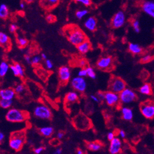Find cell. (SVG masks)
Returning <instances> with one entry per match:
<instances>
[{
	"instance_id": "25",
	"label": "cell",
	"mask_w": 154,
	"mask_h": 154,
	"mask_svg": "<svg viewBox=\"0 0 154 154\" xmlns=\"http://www.w3.org/2000/svg\"><path fill=\"white\" fill-rule=\"evenodd\" d=\"M139 92L141 94L150 96L152 94V88L151 85L148 83H145L139 89Z\"/></svg>"
},
{
	"instance_id": "49",
	"label": "cell",
	"mask_w": 154,
	"mask_h": 154,
	"mask_svg": "<svg viewBox=\"0 0 154 154\" xmlns=\"http://www.w3.org/2000/svg\"><path fill=\"white\" fill-rule=\"evenodd\" d=\"M64 136V133L63 132H59L57 134V138L59 140H61L62 139Z\"/></svg>"
},
{
	"instance_id": "57",
	"label": "cell",
	"mask_w": 154,
	"mask_h": 154,
	"mask_svg": "<svg viewBox=\"0 0 154 154\" xmlns=\"http://www.w3.org/2000/svg\"><path fill=\"white\" fill-rule=\"evenodd\" d=\"M27 1L28 3H32V2H33L34 0H27Z\"/></svg>"
},
{
	"instance_id": "2",
	"label": "cell",
	"mask_w": 154,
	"mask_h": 154,
	"mask_svg": "<svg viewBox=\"0 0 154 154\" xmlns=\"http://www.w3.org/2000/svg\"><path fill=\"white\" fill-rule=\"evenodd\" d=\"M25 132L24 131H18L12 133L10 137V147L15 151H20L25 142Z\"/></svg>"
},
{
	"instance_id": "44",
	"label": "cell",
	"mask_w": 154,
	"mask_h": 154,
	"mask_svg": "<svg viewBox=\"0 0 154 154\" xmlns=\"http://www.w3.org/2000/svg\"><path fill=\"white\" fill-rule=\"evenodd\" d=\"M90 98L92 101H94V102L95 103H100L101 100L99 99V98L98 97V96L97 95H94V94H92L90 96Z\"/></svg>"
},
{
	"instance_id": "31",
	"label": "cell",
	"mask_w": 154,
	"mask_h": 154,
	"mask_svg": "<svg viewBox=\"0 0 154 154\" xmlns=\"http://www.w3.org/2000/svg\"><path fill=\"white\" fill-rule=\"evenodd\" d=\"M17 42V44L20 48L26 47L28 43V40L25 37H24V36H18Z\"/></svg>"
},
{
	"instance_id": "58",
	"label": "cell",
	"mask_w": 154,
	"mask_h": 154,
	"mask_svg": "<svg viewBox=\"0 0 154 154\" xmlns=\"http://www.w3.org/2000/svg\"><path fill=\"white\" fill-rule=\"evenodd\" d=\"M153 139H154V136H153Z\"/></svg>"
},
{
	"instance_id": "51",
	"label": "cell",
	"mask_w": 154,
	"mask_h": 154,
	"mask_svg": "<svg viewBox=\"0 0 154 154\" xmlns=\"http://www.w3.org/2000/svg\"><path fill=\"white\" fill-rule=\"evenodd\" d=\"M79 66H80V67H85V66H86L87 62H86V60H85L84 59H82V60H80L79 62Z\"/></svg>"
},
{
	"instance_id": "35",
	"label": "cell",
	"mask_w": 154,
	"mask_h": 154,
	"mask_svg": "<svg viewBox=\"0 0 154 154\" xmlns=\"http://www.w3.org/2000/svg\"><path fill=\"white\" fill-rule=\"evenodd\" d=\"M15 91L16 93L18 94H20L23 93L25 90V86H24V84H18L15 88Z\"/></svg>"
},
{
	"instance_id": "4",
	"label": "cell",
	"mask_w": 154,
	"mask_h": 154,
	"mask_svg": "<svg viewBox=\"0 0 154 154\" xmlns=\"http://www.w3.org/2000/svg\"><path fill=\"white\" fill-rule=\"evenodd\" d=\"M33 115L36 119L42 120H50L52 117V113L50 108L43 104L36 105L34 109Z\"/></svg>"
},
{
	"instance_id": "9",
	"label": "cell",
	"mask_w": 154,
	"mask_h": 154,
	"mask_svg": "<svg viewBox=\"0 0 154 154\" xmlns=\"http://www.w3.org/2000/svg\"><path fill=\"white\" fill-rule=\"evenodd\" d=\"M71 85L73 90L79 92H84L86 90L87 82L84 78L79 76L74 77L71 80Z\"/></svg>"
},
{
	"instance_id": "38",
	"label": "cell",
	"mask_w": 154,
	"mask_h": 154,
	"mask_svg": "<svg viewBox=\"0 0 154 154\" xmlns=\"http://www.w3.org/2000/svg\"><path fill=\"white\" fill-rule=\"evenodd\" d=\"M76 3H78L84 6H90L92 4L91 0H74Z\"/></svg>"
},
{
	"instance_id": "54",
	"label": "cell",
	"mask_w": 154,
	"mask_h": 154,
	"mask_svg": "<svg viewBox=\"0 0 154 154\" xmlns=\"http://www.w3.org/2000/svg\"><path fill=\"white\" fill-rule=\"evenodd\" d=\"M20 8H21L22 10L24 9L25 8V4L24 2H21L20 3Z\"/></svg>"
},
{
	"instance_id": "55",
	"label": "cell",
	"mask_w": 154,
	"mask_h": 154,
	"mask_svg": "<svg viewBox=\"0 0 154 154\" xmlns=\"http://www.w3.org/2000/svg\"><path fill=\"white\" fill-rule=\"evenodd\" d=\"M40 56H41L42 60H46V59H47V55L45 53H42V54Z\"/></svg>"
},
{
	"instance_id": "18",
	"label": "cell",
	"mask_w": 154,
	"mask_h": 154,
	"mask_svg": "<svg viewBox=\"0 0 154 154\" xmlns=\"http://www.w3.org/2000/svg\"><path fill=\"white\" fill-rule=\"evenodd\" d=\"M0 46L5 48V50L10 49L11 46L9 36L5 32L1 31H0Z\"/></svg>"
},
{
	"instance_id": "48",
	"label": "cell",
	"mask_w": 154,
	"mask_h": 154,
	"mask_svg": "<svg viewBox=\"0 0 154 154\" xmlns=\"http://www.w3.org/2000/svg\"><path fill=\"white\" fill-rule=\"evenodd\" d=\"M98 98L101 101H104V92H98L97 94Z\"/></svg>"
},
{
	"instance_id": "5",
	"label": "cell",
	"mask_w": 154,
	"mask_h": 154,
	"mask_svg": "<svg viewBox=\"0 0 154 154\" xmlns=\"http://www.w3.org/2000/svg\"><path fill=\"white\" fill-rule=\"evenodd\" d=\"M140 112L145 118L152 120L154 118V102L146 101L140 105Z\"/></svg>"
},
{
	"instance_id": "39",
	"label": "cell",
	"mask_w": 154,
	"mask_h": 154,
	"mask_svg": "<svg viewBox=\"0 0 154 154\" xmlns=\"http://www.w3.org/2000/svg\"><path fill=\"white\" fill-rule=\"evenodd\" d=\"M46 20L48 23H54L56 21V17L53 14H48L46 17Z\"/></svg>"
},
{
	"instance_id": "30",
	"label": "cell",
	"mask_w": 154,
	"mask_h": 154,
	"mask_svg": "<svg viewBox=\"0 0 154 154\" xmlns=\"http://www.w3.org/2000/svg\"><path fill=\"white\" fill-rule=\"evenodd\" d=\"M89 11L87 9H80L76 11V17L78 20H82L88 15Z\"/></svg>"
},
{
	"instance_id": "27",
	"label": "cell",
	"mask_w": 154,
	"mask_h": 154,
	"mask_svg": "<svg viewBox=\"0 0 154 154\" xmlns=\"http://www.w3.org/2000/svg\"><path fill=\"white\" fill-rule=\"evenodd\" d=\"M10 11L6 5L2 3L0 5V18L5 20L9 17Z\"/></svg>"
},
{
	"instance_id": "14",
	"label": "cell",
	"mask_w": 154,
	"mask_h": 154,
	"mask_svg": "<svg viewBox=\"0 0 154 154\" xmlns=\"http://www.w3.org/2000/svg\"><path fill=\"white\" fill-rule=\"evenodd\" d=\"M122 144L120 139L115 137L110 141V145L109 147V152L111 154H119L121 151Z\"/></svg>"
},
{
	"instance_id": "6",
	"label": "cell",
	"mask_w": 154,
	"mask_h": 154,
	"mask_svg": "<svg viewBox=\"0 0 154 154\" xmlns=\"http://www.w3.org/2000/svg\"><path fill=\"white\" fill-rule=\"evenodd\" d=\"M126 83L118 77H113L109 81V89L111 91L120 93L126 88Z\"/></svg>"
},
{
	"instance_id": "40",
	"label": "cell",
	"mask_w": 154,
	"mask_h": 154,
	"mask_svg": "<svg viewBox=\"0 0 154 154\" xmlns=\"http://www.w3.org/2000/svg\"><path fill=\"white\" fill-rule=\"evenodd\" d=\"M45 66L48 70H51L54 67V64L50 60L46 59L45 60Z\"/></svg>"
},
{
	"instance_id": "24",
	"label": "cell",
	"mask_w": 154,
	"mask_h": 154,
	"mask_svg": "<svg viewBox=\"0 0 154 154\" xmlns=\"http://www.w3.org/2000/svg\"><path fill=\"white\" fill-rule=\"evenodd\" d=\"M39 133L44 137H50L54 133V128L51 126H46L39 128Z\"/></svg>"
},
{
	"instance_id": "21",
	"label": "cell",
	"mask_w": 154,
	"mask_h": 154,
	"mask_svg": "<svg viewBox=\"0 0 154 154\" xmlns=\"http://www.w3.org/2000/svg\"><path fill=\"white\" fill-rule=\"evenodd\" d=\"M91 48V44L88 40H85L84 42L80 43L79 45L77 46V49L78 52L81 54H86L88 52H90Z\"/></svg>"
},
{
	"instance_id": "26",
	"label": "cell",
	"mask_w": 154,
	"mask_h": 154,
	"mask_svg": "<svg viewBox=\"0 0 154 154\" xmlns=\"http://www.w3.org/2000/svg\"><path fill=\"white\" fill-rule=\"evenodd\" d=\"M103 145L99 141H92L86 144V147L88 150L92 152L99 151L102 148Z\"/></svg>"
},
{
	"instance_id": "28",
	"label": "cell",
	"mask_w": 154,
	"mask_h": 154,
	"mask_svg": "<svg viewBox=\"0 0 154 154\" xmlns=\"http://www.w3.org/2000/svg\"><path fill=\"white\" fill-rule=\"evenodd\" d=\"M10 66L6 61H2L0 63V78L5 77L10 69Z\"/></svg>"
},
{
	"instance_id": "19",
	"label": "cell",
	"mask_w": 154,
	"mask_h": 154,
	"mask_svg": "<svg viewBox=\"0 0 154 154\" xmlns=\"http://www.w3.org/2000/svg\"><path fill=\"white\" fill-rule=\"evenodd\" d=\"M79 100V94L77 91H70L65 96L64 101L66 104H73Z\"/></svg>"
},
{
	"instance_id": "11",
	"label": "cell",
	"mask_w": 154,
	"mask_h": 154,
	"mask_svg": "<svg viewBox=\"0 0 154 154\" xmlns=\"http://www.w3.org/2000/svg\"><path fill=\"white\" fill-rule=\"evenodd\" d=\"M58 76L60 81L62 84L67 83L71 78V71L68 66L60 67L58 71Z\"/></svg>"
},
{
	"instance_id": "45",
	"label": "cell",
	"mask_w": 154,
	"mask_h": 154,
	"mask_svg": "<svg viewBox=\"0 0 154 154\" xmlns=\"http://www.w3.org/2000/svg\"><path fill=\"white\" fill-rule=\"evenodd\" d=\"M44 147H36L34 149V153L35 154H40V153H41L43 150H44Z\"/></svg>"
},
{
	"instance_id": "17",
	"label": "cell",
	"mask_w": 154,
	"mask_h": 154,
	"mask_svg": "<svg viewBox=\"0 0 154 154\" xmlns=\"http://www.w3.org/2000/svg\"><path fill=\"white\" fill-rule=\"evenodd\" d=\"M98 22L94 17H89L85 20L84 23V26L88 31L94 32L97 29Z\"/></svg>"
},
{
	"instance_id": "15",
	"label": "cell",
	"mask_w": 154,
	"mask_h": 154,
	"mask_svg": "<svg viewBox=\"0 0 154 154\" xmlns=\"http://www.w3.org/2000/svg\"><path fill=\"white\" fill-rule=\"evenodd\" d=\"M141 9L146 15L154 19V1H144L141 4Z\"/></svg>"
},
{
	"instance_id": "7",
	"label": "cell",
	"mask_w": 154,
	"mask_h": 154,
	"mask_svg": "<svg viewBox=\"0 0 154 154\" xmlns=\"http://www.w3.org/2000/svg\"><path fill=\"white\" fill-rule=\"evenodd\" d=\"M126 20L127 17L125 12L120 10L116 12L113 17L111 21V25L115 29H119L125 25Z\"/></svg>"
},
{
	"instance_id": "56",
	"label": "cell",
	"mask_w": 154,
	"mask_h": 154,
	"mask_svg": "<svg viewBox=\"0 0 154 154\" xmlns=\"http://www.w3.org/2000/svg\"><path fill=\"white\" fill-rule=\"evenodd\" d=\"M77 154H84V152L81 149H80V148H78V150H77Z\"/></svg>"
},
{
	"instance_id": "41",
	"label": "cell",
	"mask_w": 154,
	"mask_h": 154,
	"mask_svg": "<svg viewBox=\"0 0 154 154\" xmlns=\"http://www.w3.org/2000/svg\"><path fill=\"white\" fill-rule=\"evenodd\" d=\"M78 76L81 77V78H85V77L88 76L86 69L83 68V69H80L78 72Z\"/></svg>"
},
{
	"instance_id": "10",
	"label": "cell",
	"mask_w": 154,
	"mask_h": 154,
	"mask_svg": "<svg viewBox=\"0 0 154 154\" xmlns=\"http://www.w3.org/2000/svg\"><path fill=\"white\" fill-rule=\"evenodd\" d=\"M74 125L77 128L81 130H86L91 126V121L84 115H79L76 116L74 120Z\"/></svg>"
},
{
	"instance_id": "53",
	"label": "cell",
	"mask_w": 154,
	"mask_h": 154,
	"mask_svg": "<svg viewBox=\"0 0 154 154\" xmlns=\"http://www.w3.org/2000/svg\"><path fill=\"white\" fill-rule=\"evenodd\" d=\"M5 139V135L1 132H0V144L3 142V141Z\"/></svg>"
},
{
	"instance_id": "22",
	"label": "cell",
	"mask_w": 154,
	"mask_h": 154,
	"mask_svg": "<svg viewBox=\"0 0 154 154\" xmlns=\"http://www.w3.org/2000/svg\"><path fill=\"white\" fill-rule=\"evenodd\" d=\"M122 118L125 121H131L133 118V110L128 107H123L121 110Z\"/></svg>"
},
{
	"instance_id": "42",
	"label": "cell",
	"mask_w": 154,
	"mask_h": 154,
	"mask_svg": "<svg viewBox=\"0 0 154 154\" xmlns=\"http://www.w3.org/2000/svg\"><path fill=\"white\" fill-rule=\"evenodd\" d=\"M18 30V27L17 25H16V24L15 23H11V25H10L9 26V31L10 33H15L16 32H17V30Z\"/></svg>"
},
{
	"instance_id": "1",
	"label": "cell",
	"mask_w": 154,
	"mask_h": 154,
	"mask_svg": "<svg viewBox=\"0 0 154 154\" xmlns=\"http://www.w3.org/2000/svg\"><path fill=\"white\" fill-rule=\"evenodd\" d=\"M63 32L68 41L74 46L77 47L87 40L84 32L78 27L74 25H67L64 27Z\"/></svg>"
},
{
	"instance_id": "50",
	"label": "cell",
	"mask_w": 154,
	"mask_h": 154,
	"mask_svg": "<svg viewBox=\"0 0 154 154\" xmlns=\"http://www.w3.org/2000/svg\"><path fill=\"white\" fill-rule=\"evenodd\" d=\"M62 149L60 147L57 148L52 154H62Z\"/></svg>"
},
{
	"instance_id": "20",
	"label": "cell",
	"mask_w": 154,
	"mask_h": 154,
	"mask_svg": "<svg viewBox=\"0 0 154 154\" xmlns=\"http://www.w3.org/2000/svg\"><path fill=\"white\" fill-rule=\"evenodd\" d=\"M40 3L44 9L50 10L58 5L59 0H40Z\"/></svg>"
},
{
	"instance_id": "46",
	"label": "cell",
	"mask_w": 154,
	"mask_h": 154,
	"mask_svg": "<svg viewBox=\"0 0 154 154\" xmlns=\"http://www.w3.org/2000/svg\"><path fill=\"white\" fill-rule=\"evenodd\" d=\"M25 62L28 64H32V57L29 54H26L24 57Z\"/></svg>"
},
{
	"instance_id": "3",
	"label": "cell",
	"mask_w": 154,
	"mask_h": 154,
	"mask_svg": "<svg viewBox=\"0 0 154 154\" xmlns=\"http://www.w3.org/2000/svg\"><path fill=\"white\" fill-rule=\"evenodd\" d=\"M29 115L23 110H20L17 108L10 109L6 115V119L11 123H22L27 120Z\"/></svg>"
},
{
	"instance_id": "33",
	"label": "cell",
	"mask_w": 154,
	"mask_h": 154,
	"mask_svg": "<svg viewBox=\"0 0 154 154\" xmlns=\"http://www.w3.org/2000/svg\"><path fill=\"white\" fill-rule=\"evenodd\" d=\"M86 69L87 71V75L89 78L92 79H95L96 78V74L94 69L90 66L87 67Z\"/></svg>"
},
{
	"instance_id": "23",
	"label": "cell",
	"mask_w": 154,
	"mask_h": 154,
	"mask_svg": "<svg viewBox=\"0 0 154 154\" xmlns=\"http://www.w3.org/2000/svg\"><path fill=\"white\" fill-rule=\"evenodd\" d=\"M128 49L133 55H139L142 52V48L139 44L136 43H130L128 46Z\"/></svg>"
},
{
	"instance_id": "43",
	"label": "cell",
	"mask_w": 154,
	"mask_h": 154,
	"mask_svg": "<svg viewBox=\"0 0 154 154\" xmlns=\"http://www.w3.org/2000/svg\"><path fill=\"white\" fill-rule=\"evenodd\" d=\"M10 69L11 70V71L13 73V75L15 76H19V74H18V72L17 69V68H16L15 64H12L10 66Z\"/></svg>"
},
{
	"instance_id": "52",
	"label": "cell",
	"mask_w": 154,
	"mask_h": 154,
	"mask_svg": "<svg viewBox=\"0 0 154 154\" xmlns=\"http://www.w3.org/2000/svg\"><path fill=\"white\" fill-rule=\"evenodd\" d=\"M119 135L121 136V138L124 139L126 136V133H125V132L123 130H121L119 131Z\"/></svg>"
},
{
	"instance_id": "8",
	"label": "cell",
	"mask_w": 154,
	"mask_h": 154,
	"mask_svg": "<svg viewBox=\"0 0 154 154\" xmlns=\"http://www.w3.org/2000/svg\"><path fill=\"white\" fill-rule=\"evenodd\" d=\"M120 101L123 104H128L135 101L137 99L136 93L129 88H125L120 94Z\"/></svg>"
},
{
	"instance_id": "29",
	"label": "cell",
	"mask_w": 154,
	"mask_h": 154,
	"mask_svg": "<svg viewBox=\"0 0 154 154\" xmlns=\"http://www.w3.org/2000/svg\"><path fill=\"white\" fill-rule=\"evenodd\" d=\"M13 105V100L0 99V107L3 109H8Z\"/></svg>"
},
{
	"instance_id": "36",
	"label": "cell",
	"mask_w": 154,
	"mask_h": 154,
	"mask_svg": "<svg viewBox=\"0 0 154 154\" xmlns=\"http://www.w3.org/2000/svg\"><path fill=\"white\" fill-rule=\"evenodd\" d=\"M42 57L40 55H34V57H32V64L34 65V66H36V65H38L42 61Z\"/></svg>"
},
{
	"instance_id": "12",
	"label": "cell",
	"mask_w": 154,
	"mask_h": 154,
	"mask_svg": "<svg viewBox=\"0 0 154 154\" xmlns=\"http://www.w3.org/2000/svg\"><path fill=\"white\" fill-rule=\"evenodd\" d=\"M109 106H114L119 103L120 96L118 93L111 91L104 92V100Z\"/></svg>"
},
{
	"instance_id": "32",
	"label": "cell",
	"mask_w": 154,
	"mask_h": 154,
	"mask_svg": "<svg viewBox=\"0 0 154 154\" xmlns=\"http://www.w3.org/2000/svg\"><path fill=\"white\" fill-rule=\"evenodd\" d=\"M132 27L133 28V30L135 33L139 34L140 32V24L139 20L135 19L133 20L132 22Z\"/></svg>"
},
{
	"instance_id": "16",
	"label": "cell",
	"mask_w": 154,
	"mask_h": 154,
	"mask_svg": "<svg viewBox=\"0 0 154 154\" xmlns=\"http://www.w3.org/2000/svg\"><path fill=\"white\" fill-rule=\"evenodd\" d=\"M16 93L14 89L8 88L0 90V99L13 100L16 96Z\"/></svg>"
},
{
	"instance_id": "47",
	"label": "cell",
	"mask_w": 154,
	"mask_h": 154,
	"mask_svg": "<svg viewBox=\"0 0 154 154\" xmlns=\"http://www.w3.org/2000/svg\"><path fill=\"white\" fill-rule=\"evenodd\" d=\"M115 137V135L114 132H109L107 134V139L109 141H111Z\"/></svg>"
},
{
	"instance_id": "34",
	"label": "cell",
	"mask_w": 154,
	"mask_h": 154,
	"mask_svg": "<svg viewBox=\"0 0 154 154\" xmlns=\"http://www.w3.org/2000/svg\"><path fill=\"white\" fill-rule=\"evenodd\" d=\"M15 66L17 68V69L18 72V74H19V77L20 78H23L24 76H25V71H24V69L23 67V66H22L21 64H20L19 63H15Z\"/></svg>"
},
{
	"instance_id": "13",
	"label": "cell",
	"mask_w": 154,
	"mask_h": 154,
	"mask_svg": "<svg viewBox=\"0 0 154 154\" xmlns=\"http://www.w3.org/2000/svg\"><path fill=\"white\" fill-rule=\"evenodd\" d=\"M113 59L110 56H105L100 58L96 63V66L101 70H109L112 67Z\"/></svg>"
},
{
	"instance_id": "37",
	"label": "cell",
	"mask_w": 154,
	"mask_h": 154,
	"mask_svg": "<svg viewBox=\"0 0 154 154\" xmlns=\"http://www.w3.org/2000/svg\"><path fill=\"white\" fill-rule=\"evenodd\" d=\"M152 59H153V57L151 55L147 54L141 57V59H140V62L142 64H147L152 61Z\"/></svg>"
}]
</instances>
